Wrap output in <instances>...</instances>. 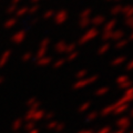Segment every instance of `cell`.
<instances>
[]
</instances>
